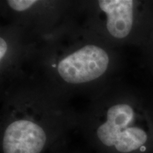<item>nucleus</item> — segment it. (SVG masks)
Returning <instances> with one entry per match:
<instances>
[{"label":"nucleus","instance_id":"20e7f679","mask_svg":"<svg viewBox=\"0 0 153 153\" xmlns=\"http://www.w3.org/2000/svg\"><path fill=\"white\" fill-rule=\"evenodd\" d=\"M99 7L106 16V29L113 37L123 39L133 32L136 3L133 0H101Z\"/></svg>","mask_w":153,"mask_h":153},{"label":"nucleus","instance_id":"f257e3e1","mask_svg":"<svg viewBox=\"0 0 153 153\" xmlns=\"http://www.w3.org/2000/svg\"><path fill=\"white\" fill-rule=\"evenodd\" d=\"M139 110L128 102L118 103L108 108L106 120L97 128V137L107 147L130 153L140 150L148 140L145 130L139 125Z\"/></svg>","mask_w":153,"mask_h":153},{"label":"nucleus","instance_id":"f03ea898","mask_svg":"<svg viewBox=\"0 0 153 153\" xmlns=\"http://www.w3.org/2000/svg\"><path fill=\"white\" fill-rule=\"evenodd\" d=\"M109 62V56L104 49L88 44L62 57L57 65V72L67 83L79 85L102 76Z\"/></svg>","mask_w":153,"mask_h":153},{"label":"nucleus","instance_id":"7ed1b4c3","mask_svg":"<svg viewBox=\"0 0 153 153\" xmlns=\"http://www.w3.org/2000/svg\"><path fill=\"white\" fill-rule=\"evenodd\" d=\"M47 140L46 133L38 123L27 119L11 122L4 133V153H41Z\"/></svg>","mask_w":153,"mask_h":153},{"label":"nucleus","instance_id":"39448f33","mask_svg":"<svg viewBox=\"0 0 153 153\" xmlns=\"http://www.w3.org/2000/svg\"><path fill=\"white\" fill-rule=\"evenodd\" d=\"M9 7L11 9L17 11H26L30 8L32 6L37 3V1L34 0H10L7 1Z\"/></svg>","mask_w":153,"mask_h":153},{"label":"nucleus","instance_id":"423d86ee","mask_svg":"<svg viewBox=\"0 0 153 153\" xmlns=\"http://www.w3.org/2000/svg\"><path fill=\"white\" fill-rule=\"evenodd\" d=\"M8 50V45L6 41L2 37L0 38V59L2 61L4 57H5Z\"/></svg>","mask_w":153,"mask_h":153}]
</instances>
